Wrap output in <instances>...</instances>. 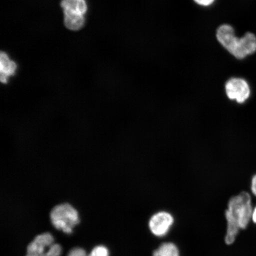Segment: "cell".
<instances>
[{"mask_svg": "<svg viewBox=\"0 0 256 256\" xmlns=\"http://www.w3.org/2000/svg\"><path fill=\"white\" fill-rule=\"evenodd\" d=\"M252 199L248 192H242L230 198L225 216L227 222V230L225 238L226 244H232L235 242L240 229L248 226L252 216Z\"/></svg>", "mask_w": 256, "mask_h": 256, "instance_id": "1", "label": "cell"}, {"mask_svg": "<svg viewBox=\"0 0 256 256\" xmlns=\"http://www.w3.org/2000/svg\"><path fill=\"white\" fill-rule=\"evenodd\" d=\"M216 38L226 50L238 60L244 59L256 52V36L250 32L239 39L232 26L223 24L217 30Z\"/></svg>", "mask_w": 256, "mask_h": 256, "instance_id": "2", "label": "cell"}, {"mask_svg": "<svg viewBox=\"0 0 256 256\" xmlns=\"http://www.w3.org/2000/svg\"><path fill=\"white\" fill-rule=\"evenodd\" d=\"M64 24L70 30H81L85 24V14L88 10L86 0H62Z\"/></svg>", "mask_w": 256, "mask_h": 256, "instance_id": "3", "label": "cell"}, {"mask_svg": "<svg viewBox=\"0 0 256 256\" xmlns=\"http://www.w3.org/2000/svg\"><path fill=\"white\" fill-rule=\"evenodd\" d=\"M51 222L58 230L71 234L73 227L80 222L78 213L69 204H62L54 207L50 214Z\"/></svg>", "mask_w": 256, "mask_h": 256, "instance_id": "4", "label": "cell"}, {"mask_svg": "<svg viewBox=\"0 0 256 256\" xmlns=\"http://www.w3.org/2000/svg\"><path fill=\"white\" fill-rule=\"evenodd\" d=\"M54 238L50 233H44L36 236L28 244L26 256H60L62 247L54 244Z\"/></svg>", "mask_w": 256, "mask_h": 256, "instance_id": "5", "label": "cell"}, {"mask_svg": "<svg viewBox=\"0 0 256 256\" xmlns=\"http://www.w3.org/2000/svg\"><path fill=\"white\" fill-rule=\"evenodd\" d=\"M226 92L230 100L242 104L248 100L251 94L247 82L241 78H232L226 82Z\"/></svg>", "mask_w": 256, "mask_h": 256, "instance_id": "6", "label": "cell"}, {"mask_svg": "<svg viewBox=\"0 0 256 256\" xmlns=\"http://www.w3.org/2000/svg\"><path fill=\"white\" fill-rule=\"evenodd\" d=\"M174 217L166 211H160L151 217L148 226L152 234L159 238L164 236L170 231L174 224Z\"/></svg>", "mask_w": 256, "mask_h": 256, "instance_id": "7", "label": "cell"}, {"mask_svg": "<svg viewBox=\"0 0 256 256\" xmlns=\"http://www.w3.org/2000/svg\"><path fill=\"white\" fill-rule=\"evenodd\" d=\"M16 69H17L16 64L9 58L7 54L2 52L0 56L1 82L6 84L10 76L14 74Z\"/></svg>", "mask_w": 256, "mask_h": 256, "instance_id": "8", "label": "cell"}, {"mask_svg": "<svg viewBox=\"0 0 256 256\" xmlns=\"http://www.w3.org/2000/svg\"><path fill=\"white\" fill-rule=\"evenodd\" d=\"M153 256H180V252L174 243L166 242L153 252Z\"/></svg>", "mask_w": 256, "mask_h": 256, "instance_id": "9", "label": "cell"}, {"mask_svg": "<svg viewBox=\"0 0 256 256\" xmlns=\"http://www.w3.org/2000/svg\"><path fill=\"white\" fill-rule=\"evenodd\" d=\"M88 256H108V252L104 246H98L95 248Z\"/></svg>", "mask_w": 256, "mask_h": 256, "instance_id": "10", "label": "cell"}, {"mask_svg": "<svg viewBox=\"0 0 256 256\" xmlns=\"http://www.w3.org/2000/svg\"><path fill=\"white\" fill-rule=\"evenodd\" d=\"M67 256H87L84 250L81 248H74L69 252Z\"/></svg>", "mask_w": 256, "mask_h": 256, "instance_id": "11", "label": "cell"}, {"mask_svg": "<svg viewBox=\"0 0 256 256\" xmlns=\"http://www.w3.org/2000/svg\"><path fill=\"white\" fill-rule=\"evenodd\" d=\"M215 0H194L196 4L202 6H208L212 4Z\"/></svg>", "mask_w": 256, "mask_h": 256, "instance_id": "12", "label": "cell"}, {"mask_svg": "<svg viewBox=\"0 0 256 256\" xmlns=\"http://www.w3.org/2000/svg\"><path fill=\"white\" fill-rule=\"evenodd\" d=\"M251 188L252 193L256 196V175L252 178Z\"/></svg>", "mask_w": 256, "mask_h": 256, "instance_id": "13", "label": "cell"}, {"mask_svg": "<svg viewBox=\"0 0 256 256\" xmlns=\"http://www.w3.org/2000/svg\"><path fill=\"white\" fill-rule=\"evenodd\" d=\"M252 219L254 222L256 223V208L252 212Z\"/></svg>", "mask_w": 256, "mask_h": 256, "instance_id": "14", "label": "cell"}]
</instances>
